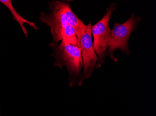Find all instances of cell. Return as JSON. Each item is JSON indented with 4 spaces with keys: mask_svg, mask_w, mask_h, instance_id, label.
Instances as JSON below:
<instances>
[{
    "mask_svg": "<svg viewBox=\"0 0 156 116\" xmlns=\"http://www.w3.org/2000/svg\"><path fill=\"white\" fill-rule=\"evenodd\" d=\"M54 49V57L56 62L54 66L62 68L63 66L67 68L70 78V86L76 84L81 71L83 70V64L81 49L78 46L71 44H65L61 42L59 44L54 42L52 44Z\"/></svg>",
    "mask_w": 156,
    "mask_h": 116,
    "instance_id": "cell-1",
    "label": "cell"
},
{
    "mask_svg": "<svg viewBox=\"0 0 156 116\" xmlns=\"http://www.w3.org/2000/svg\"><path fill=\"white\" fill-rule=\"evenodd\" d=\"M52 11L49 15L40 14V20L51 28L54 42L59 41L65 44H71L78 47V39L75 29L69 25L65 14L61 9L50 8Z\"/></svg>",
    "mask_w": 156,
    "mask_h": 116,
    "instance_id": "cell-2",
    "label": "cell"
},
{
    "mask_svg": "<svg viewBox=\"0 0 156 116\" xmlns=\"http://www.w3.org/2000/svg\"><path fill=\"white\" fill-rule=\"evenodd\" d=\"M141 20L142 18L140 16L136 17L135 15L132 13L130 18L124 23H115L114 28L110 31L109 45L107 52V55H109L113 61H117L114 55L116 50H120L122 53L129 55V40L131 33L136 30L137 25Z\"/></svg>",
    "mask_w": 156,
    "mask_h": 116,
    "instance_id": "cell-3",
    "label": "cell"
},
{
    "mask_svg": "<svg viewBox=\"0 0 156 116\" xmlns=\"http://www.w3.org/2000/svg\"><path fill=\"white\" fill-rule=\"evenodd\" d=\"M116 9V3H111L106 9L104 16L91 27V34L94 37V49L101 65L105 61V57L109 45L110 30L109 20L112 14Z\"/></svg>",
    "mask_w": 156,
    "mask_h": 116,
    "instance_id": "cell-4",
    "label": "cell"
},
{
    "mask_svg": "<svg viewBox=\"0 0 156 116\" xmlns=\"http://www.w3.org/2000/svg\"><path fill=\"white\" fill-rule=\"evenodd\" d=\"M91 27V22L86 25V30L79 45L81 49L83 64V72L78 83L80 86L82 85L86 79L90 77L95 70L101 66L94 49Z\"/></svg>",
    "mask_w": 156,
    "mask_h": 116,
    "instance_id": "cell-5",
    "label": "cell"
},
{
    "mask_svg": "<svg viewBox=\"0 0 156 116\" xmlns=\"http://www.w3.org/2000/svg\"><path fill=\"white\" fill-rule=\"evenodd\" d=\"M49 4L50 8H59L65 14L69 25L72 26L75 29L79 47L80 40L86 30V25H85L82 21L78 18L72 10L70 5L67 3L56 1H52Z\"/></svg>",
    "mask_w": 156,
    "mask_h": 116,
    "instance_id": "cell-6",
    "label": "cell"
},
{
    "mask_svg": "<svg viewBox=\"0 0 156 116\" xmlns=\"http://www.w3.org/2000/svg\"><path fill=\"white\" fill-rule=\"evenodd\" d=\"M11 2L12 1H10V0H0V2H1L2 3L4 4L10 10V12L12 13L13 17H14V20H15L19 23L20 27L22 28L24 34H25L26 37H28V33H27L26 29L25 28V27L23 26L24 23H26V24L30 25L32 28H34L35 30H38V28L36 26L35 23L31 22H30V21H27V20L24 19L22 16H21L18 14V12L14 8L13 5H12Z\"/></svg>",
    "mask_w": 156,
    "mask_h": 116,
    "instance_id": "cell-7",
    "label": "cell"
}]
</instances>
